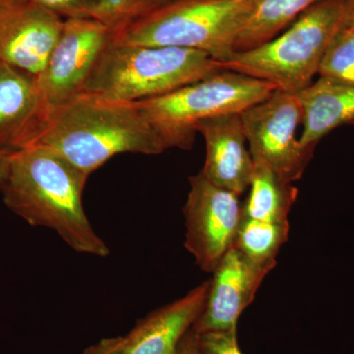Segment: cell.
Listing matches in <instances>:
<instances>
[{
    "mask_svg": "<svg viewBox=\"0 0 354 354\" xmlns=\"http://www.w3.org/2000/svg\"><path fill=\"white\" fill-rule=\"evenodd\" d=\"M31 146L48 149L87 176L120 153L167 151L139 102L90 93L41 114L23 148Z\"/></svg>",
    "mask_w": 354,
    "mask_h": 354,
    "instance_id": "6da1fadb",
    "label": "cell"
},
{
    "mask_svg": "<svg viewBox=\"0 0 354 354\" xmlns=\"http://www.w3.org/2000/svg\"><path fill=\"white\" fill-rule=\"evenodd\" d=\"M88 177L48 149L26 147L11 153L0 191L7 208L32 227L53 230L75 252L106 257L109 247L83 208Z\"/></svg>",
    "mask_w": 354,
    "mask_h": 354,
    "instance_id": "7a4b0ae2",
    "label": "cell"
},
{
    "mask_svg": "<svg viewBox=\"0 0 354 354\" xmlns=\"http://www.w3.org/2000/svg\"><path fill=\"white\" fill-rule=\"evenodd\" d=\"M257 0H171L153 6L113 32L114 41L208 53L218 62L235 44Z\"/></svg>",
    "mask_w": 354,
    "mask_h": 354,
    "instance_id": "3957f363",
    "label": "cell"
},
{
    "mask_svg": "<svg viewBox=\"0 0 354 354\" xmlns=\"http://www.w3.org/2000/svg\"><path fill=\"white\" fill-rule=\"evenodd\" d=\"M346 2H317L274 39L250 50L235 51L227 60L218 62L221 69L298 94L318 76L328 48L344 24Z\"/></svg>",
    "mask_w": 354,
    "mask_h": 354,
    "instance_id": "277c9868",
    "label": "cell"
},
{
    "mask_svg": "<svg viewBox=\"0 0 354 354\" xmlns=\"http://www.w3.org/2000/svg\"><path fill=\"white\" fill-rule=\"evenodd\" d=\"M220 71L218 62L202 51L118 43L111 38L84 93L123 102L145 101Z\"/></svg>",
    "mask_w": 354,
    "mask_h": 354,
    "instance_id": "5b68a950",
    "label": "cell"
},
{
    "mask_svg": "<svg viewBox=\"0 0 354 354\" xmlns=\"http://www.w3.org/2000/svg\"><path fill=\"white\" fill-rule=\"evenodd\" d=\"M277 90L272 84L221 70L162 97L140 101L167 150H190L200 121L241 113Z\"/></svg>",
    "mask_w": 354,
    "mask_h": 354,
    "instance_id": "8992f818",
    "label": "cell"
},
{
    "mask_svg": "<svg viewBox=\"0 0 354 354\" xmlns=\"http://www.w3.org/2000/svg\"><path fill=\"white\" fill-rule=\"evenodd\" d=\"M249 150L286 183L304 176L315 151L304 148L297 132L304 120L298 94L274 90L271 95L241 113Z\"/></svg>",
    "mask_w": 354,
    "mask_h": 354,
    "instance_id": "52a82bcc",
    "label": "cell"
},
{
    "mask_svg": "<svg viewBox=\"0 0 354 354\" xmlns=\"http://www.w3.org/2000/svg\"><path fill=\"white\" fill-rule=\"evenodd\" d=\"M113 38V30L94 18L64 20L57 43L37 77L41 113L83 94L102 50Z\"/></svg>",
    "mask_w": 354,
    "mask_h": 354,
    "instance_id": "ba28073f",
    "label": "cell"
},
{
    "mask_svg": "<svg viewBox=\"0 0 354 354\" xmlns=\"http://www.w3.org/2000/svg\"><path fill=\"white\" fill-rule=\"evenodd\" d=\"M189 183L183 208L185 247L200 269L213 272L234 245L243 218L241 196L209 183L201 171Z\"/></svg>",
    "mask_w": 354,
    "mask_h": 354,
    "instance_id": "9c48e42d",
    "label": "cell"
},
{
    "mask_svg": "<svg viewBox=\"0 0 354 354\" xmlns=\"http://www.w3.org/2000/svg\"><path fill=\"white\" fill-rule=\"evenodd\" d=\"M64 19L35 0H0V64L39 77Z\"/></svg>",
    "mask_w": 354,
    "mask_h": 354,
    "instance_id": "30bf717a",
    "label": "cell"
},
{
    "mask_svg": "<svg viewBox=\"0 0 354 354\" xmlns=\"http://www.w3.org/2000/svg\"><path fill=\"white\" fill-rule=\"evenodd\" d=\"M274 267L254 262L239 249L230 248L213 272L206 304L193 325V332L237 329L239 316L253 301L265 277Z\"/></svg>",
    "mask_w": 354,
    "mask_h": 354,
    "instance_id": "8fae6325",
    "label": "cell"
},
{
    "mask_svg": "<svg viewBox=\"0 0 354 354\" xmlns=\"http://www.w3.org/2000/svg\"><path fill=\"white\" fill-rule=\"evenodd\" d=\"M196 132L206 144L203 176L218 187L241 196L249 189L255 169L241 113H227L200 121Z\"/></svg>",
    "mask_w": 354,
    "mask_h": 354,
    "instance_id": "7c38bea8",
    "label": "cell"
},
{
    "mask_svg": "<svg viewBox=\"0 0 354 354\" xmlns=\"http://www.w3.org/2000/svg\"><path fill=\"white\" fill-rule=\"evenodd\" d=\"M209 281L140 321L124 337L123 354H176L177 348L201 315Z\"/></svg>",
    "mask_w": 354,
    "mask_h": 354,
    "instance_id": "4fadbf2b",
    "label": "cell"
},
{
    "mask_svg": "<svg viewBox=\"0 0 354 354\" xmlns=\"http://www.w3.org/2000/svg\"><path fill=\"white\" fill-rule=\"evenodd\" d=\"M39 113L41 95L37 77L0 64V149L23 148Z\"/></svg>",
    "mask_w": 354,
    "mask_h": 354,
    "instance_id": "5bb4252c",
    "label": "cell"
},
{
    "mask_svg": "<svg viewBox=\"0 0 354 354\" xmlns=\"http://www.w3.org/2000/svg\"><path fill=\"white\" fill-rule=\"evenodd\" d=\"M302 109V147L315 151L319 142L335 128L354 125V84L318 77L298 93Z\"/></svg>",
    "mask_w": 354,
    "mask_h": 354,
    "instance_id": "9a60e30c",
    "label": "cell"
},
{
    "mask_svg": "<svg viewBox=\"0 0 354 354\" xmlns=\"http://www.w3.org/2000/svg\"><path fill=\"white\" fill-rule=\"evenodd\" d=\"M254 162L249 194L242 203L243 216L271 223L288 221V214L297 199V188L286 183L267 165Z\"/></svg>",
    "mask_w": 354,
    "mask_h": 354,
    "instance_id": "2e32d148",
    "label": "cell"
},
{
    "mask_svg": "<svg viewBox=\"0 0 354 354\" xmlns=\"http://www.w3.org/2000/svg\"><path fill=\"white\" fill-rule=\"evenodd\" d=\"M321 0H257L235 51L250 50L281 34L304 11Z\"/></svg>",
    "mask_w": 354,
    "mask_h": 354,
    "instance_id": "e0dca14e",
    "label": "cell"
},
{
    "mask_svg": "<svg viewBox=\"0 0 354 354\" xmlns=\"http://www.w3.org/2000/svg\"><path fill=\"white\" fill-rule=\"evenodd\" d=\"M288 232V221L271 223L243 216L234 247L254 262L277 265V255Z\"/></svg>",
    "mask_w": 354,
    "mask_h": 354,
    "instance_id": "ac0fdd59",
    "label": "cell"
},
{
    "mask_svg": "<svg viewBox=\"0 0 354 354\" xmlns=\"http://www.w3.org/2000/svg\"><path fill=\"white\" fill-rule=\"evenodd\" d=\"M318 77L354 84V28L342 24L333 39Z\"/></svg>",
    "mask_w": 354,
    "mask_h": 354,
    "instance_id": "d6986e66",
    "label": "cell"
},
{
    "mask_svg": "<svg viewBox=\"0 0 354 354\" xmlns=\"http://www.w3.org/2000/svg\"><path fill=\"white\" fill-rule=\"evenodd\" d=\"M151 7V0H99L91 18L115 31Z\"/></svg>",
    "mask_w": 354,
    "mask_h": 354,
    "instance_id": "ffe728a7",
    "label": "cell"
},
{
    "mask_svg": "<svg viewBox=\"0 0 354 354\" xmlns=\"http://www.w3.org/2000/svg\"><path fill=\"white\" fill-rule=\"evenodd\" d=\"M202 354H242L237 344V329L195 334Z\"/></svg>",
    "mask_w": 354,
    "mask_h": 354,
    "instance_id": "44dd1931",
    "label": "cell"
},
{
    "mask_svg": "<svg viewBox=\"0 0 354 354\" xmlns=\"http://www.w3.org/2000/svg\"><path fill=\"white\" fill-rule=\"evenodd\" d=\"M44 8L62 19L91 18V13L99 0H35Z\"/></svg>",
    "mask_w": 354,
    "mask_h": 354,
    "instance_id": "7402d4cb",
    "label": "cell"
},
{
    "mask_svg": "<svg viewBox=\"0 0 354 354\" xmlns=\"http://www.w3.org/2000/svg\"><path fill=\"white\" fill-rule=\"evenodd\" d=\"M124 337L102 339L99 344L91 346L84 354H123Z\"/></svg>",
    "mask_w": 354,
    "mask_h": 354,
    "instance_id": "603a6c76",
    "label": "cell"
},
{
    "mask_svg": "<svg viewBox=\"0 0 354 354\" xmlns=\"http://www.w3.org/2000/svg\"><path fill=\"white\" fill-rule=\"evenodd\" d=\"M176 354H202L198 346L196 335L193 330H189L183 337Z\"/></svg>",
    "mask_w": 354,
    "mask_h": 354,
    "instance_id": "cb8c5ba5",
    "label": "cell"
},
{
    "mask_svg": "<svg viewBox=\"0 0 354 354\" xmlns=\"http://www.w3.org/2000/svg\"><path fill=\"white\" fill-rule=\"evenodd\" d=\"M12 152L13 150H8V149H0V184L6 179Z\"/></svg>",
    "mask_w": 354,
    "mask_h": 354,
    "instance_id": "d4e9b609",
    "label": "cell"
},
{
    "mask_svg": "<svg viewBox=\"0 0 354 354\" xmlns=\"http://www.w3.org/2000/svg\"><path fill=\"white\" fill-rule=\"evenodd\" d=\"M344 24L354 28V0L346 2V12L344 17Z\"/></svg>",
    "mask_w": 354,
    "mask_h": 354,
    "instance_id": "484cf974",
    "label": "cell"
},
{
    "mask_svg": "<svg viewBox=\"0 0 354 354\" xmlns=\"http://www.w3.org/2000/svg\"><path fill=\"white\" fill-rule=\"evenodd\" d=\"M171 1V0H151V7L158 6V4L165 3V2Z\"/></svg>",
    "mask_w": 354,
    "mask_h": 354,
    "instance_id": "4316f807",
    "label": "cell"
}]
</instances>
